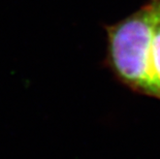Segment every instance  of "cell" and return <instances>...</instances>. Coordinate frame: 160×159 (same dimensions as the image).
Masks as SVG:
<instances>
[{"mask_svg": "<svg viewBox=\"0 0 160 159\" xmlns=\"http://www.w3.org/2000/svg\"><path fill=\"white\" fill-rule=\"evenodd\" d=\"M151 59L155 77L160 83V0H157V8H156L154 25H153Z\"/></svg>", "mask_w": 160, "mask_h": 159, "instance_id": "7a4b0ae2", "label": "cell"}, {"mask_svg": "<svg viewBox=\"0 0 160 159\" xmlns=\"http://www.w3.org/2000/svg\"><path fill=\"white\" fill-rule=\"evenodd\" d=\"M157 0H149L107 32L104 65L116 80L134 93L160 100V83L152 66L151 42Z\"/></svg>", "mask_w": 160, "mask_h": 159, "instance_id": "6da1fadb", "label": "cell"}]
</instances>
